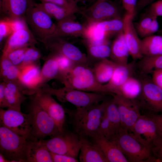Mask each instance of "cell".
Instances as JSON below:
<instances>
[{
	"label": "cell",
	"instance_id": "cell-8",
	"mask_svg": "<svg viewBox=\"0 0 162 162\" xmlns=\"http://www.w3.org/2000/svg\"><path fill=\"white\" fill-rule=\"evenodd\" d=\"M34 3L28 8L24 17L34 35L40 41L53 34L56 24L47 13Z\"/></svg>",
	"mask_w": 162,
	"mask_h": 162
},
{
	"label": "cell",
	"instance_id": "cell-40",
	"mask_svg": "<svg viewBox=\"0 0 162 162\" xmlns=\"http://www.w3.org/2000/svg\"><path fill=\"white\" fill-rule=\"evenodd\" d=\"M111 130L110 122L104 111L96 137H103L109 139L111 137Z\"/></svg>",
	"mask_w": 162,
	"mask_h": 162
},
{
	"label": "cell",
	"instance_id": "cell-7",
	"mask_svg": "<svg viewBox=\"0 0 162 162\" xmlns=\"http://www.w3.org/2000/svg\"><path fill=\"white\" fill-rule=\"evenodd\" d=\"M41 141L50 152L76 158L81 146V136L75 133L66 132L64 130L49 139Z\"/></svg>",
	"mask_w": 162,
	"mask_h": 162
},
{
	"label": "cell",
	"instance_id": "cell-22",
	"mask_svg": "<svg viewBox=\"0 0 162 162\" xmlns=\"http://www.w3.org/2000/svg\"><path fill=\"white\" fill-rule=\"evenodd\" d=\"M92 139L101 149L108 162H128L121 150L112 139L103 137Z\"/></svg>",
	"mask_w": 162,
	"mask_h": 162
},
{
	"label": "cell",
	"instance_id": "cell-54",
	"mask_svg": "<svg viewBox=\"0 0 162 162\" xmlns=\"http://www.w3.org/2000/svg\"><path fill=\"white\" fill-rule=\"evenodd\" d=\"M0 162H9V161L1 153H0Z\"/></svg>",
	"mask_w": 162,
	"mask_h": 162
},
{
	"label": "cell",
	"instance_id": "cell-10",
	"mask_svg": "<svg viewBox=\"0 0 162 162\" xmlns=\"http://www.w3.org/2000/svg\"><path fill=\"white\" fill-rule=\"evenodd\" d=\"M0 123L16 134L28 137L31 129V121L28 114L21 111L8 109H0Z\"/></svg>",
	"mask_w": 162,
	"mask_h": 162
},
{
	"label": "cell",
	"instance_id": "cell-2",
	"mask_svg": "<svg viewBox=\"0 0 162 162\" xmlns=\"http://www.w3.org/2000/svg\"><path fill=\"white\" fill-rule=\"evenodd\" d=\"M106 101L72 112V122L75 133L81 137H96L104 109Z\"/></svg>",
	"mask_w": 162,
	"mask_h": 162
},
{
	"label": "cell",
	"instance_id": "cell-14",
	"mask_svg": "<svg viewBox=\"0 0 162 162\" xmlns=\"http://www.w3.org/2000/svg\"><path fill=\"white\" fill-rule=\"evenodd\" d=\"M34 95V99L54 121L60 132L63 131L65 121L64 109L48 93L40 90Z\"/></svg>",
	"mask_w": 162,
	"mask_h": 162
},
{
	"label": "cell",
	"instance_id": "cell-36",
	"mask_svg": "<svg viewBox=\"0 0 162 162\" xmlns=\"http://www.w3.org/2000/svg\"><path fill=\"white\" fill-rule=\"evenodd\" d=\"M144 56L140 66L144 72L148 73L154 70L162 69V55L154 56Z\"/></svg>",
	"mask_w": 162,
	"mask_h": 162
},
{
	"label": "cell",
	"instance_id": "cell-30",
	"mask_svg": "<svg viewBox=\"0 0 162 162\" xmlns=\"http://www.w3.org/2000/svg\"><path fill=\"white\" fill-rule=\"evenodd\" d=\"M143 56H154L162 55V35H152L141 40Z\"/></svg>",
	"mask_w": 162,
	"mask_h": 162
},
{
	"label": "cell",
	"instance_id": "cell-42",
	"mask_svg": "<svg viewBox=\"0 0 162 162\" xmlns=\"http://www.w3.org/2000/svg\"><path fill=\"white\" fill-rule=\"evenodd\" d=\"M151 149L153 162H162V138L154 142Z\"/></svg>",
	"mask_w": 162,
	"mask_h": 162
},
{
	"label": "cell",
	"instance_id": "cell-38",
	"mask_svg": "<svg viewBox=\"0 0 162 162\" xmlns=\"http://www.w3.org/2000/svg\"><path fill=\"white\" fill-rule=\"evenodd\" d=\"M28 47L26 46L13 50L6 55L3 56H6L14 65L19 68L23 62L26 51Z\"/></svg>",
	"mask_w": 162,
	"mask_h": 162
},
{
	"label": "cell",
	"instance_id": "cell-45",
	"mask_svg": "<svg viewBox=\"0 0 162 162\" xmlns=\"http://www.w3.org/2000/svg\"><path fill=\"white\" fill-rule=\"evenodd\" d=\"M148 14L158 17L162 16V0H158L150 4Z\"/></svg>",
	"mask_w": 162,
	"mask_h": 162
},
{
	"label": "cell",
	"instance_id": "cell-4",
	"mask_svg": "<svg viewBox=\"0 0 162 162\" xmlns=\"http://www.w3.org/2000/svg\"><path fill=\"white\" fill-rule=\"evenodd\" d=\"M40 90L56 97L61 102L71 104L76 109L99 103L104 100L105 94L83 91L65 86L58 89L54 88L47 83L43 85Z\"/></svg>",
	"mask_w": 162,
	"mask_h": 162
},
{
	"label": "cell",
	"instance_id": "cell-6",
	"mask_svg": "<svg viewBox=\"0 0 162 162\" xmlns=\"http://www.w3.org/2000/svg\"><path fill=\"white\" fill-rule=\"evenodd\" d=\"M27 137L0 125V153L9 162H26L25 150Z\"/></svg>",
	"mask_w": 162,
	"mask_h": 162
},
{
	"label": "cell",
	"instance_id": "cell-43",
	"mask_svg": "<svg viewBox=\"0 0 162 162\" xmlns=\"http://www.w3.org/2000/svg\"><path fill=\"white\" fill-rule=\"evenodd\" d=\"M154 17V16L148 14L136 24L135 27L140 36L141 37L142 34L148 27Z\"/></svg>",
	"mask_w": 162,
	"mask_h": 162
},
{
	"label": "cell",
	"instance_id": "cell-27",
	"mask_svg": "<svg viewBox=\"0 0 162 162\" xmlns=\"http://www.w3.org/2000/svg\"><path fill=\"white\" fill-rule=\"evenodd\" d=\"M91 24L98 31L108 38L110 35H117L123 30V18L120 16Z\"/></svg>",
	"mask_w": 162,
	"mask_h": 162
},
{
	"label": "cell",
	"instance_id": "cell-13",
	"mask_svg": "<svg viewBox=\"0 0 162 162\" xmlns=\"http://www.w3.org/2000/svg\"><path fill=\"white\" fill-rule=\"evenodd\" d=\"M142 83L141 103L138 104L146 110L144 115L162 114V89L152 81Z\"/></svg>",
	"mask_w": 162,
	"mask_h": 162
},
{
	"label": "cell",
	"instance_id": "cell-29",
	"mask_svg": "<svg viewBox=\"0 0 162 162\" xmlns=\"http://www.w3.org/2000/svg\"><path fill=\"white\" fill-rule=\"evenodd\" d=\"M34 4L45 11L52 18L54 19L57 22L75 16V14L79 12L76 10L50 3L41 2Z\"/></svg>",
	"mask_w": 162,
	"mask_h": 162
},
{
	"label": "cell",
	"instance_id": "cell-17",
	"mask_svg": "<svg viewBox=\"0 0 162 162\" xmlns=\"http://www.w3.org/2000/svg\"><path fill=\"white\" fill-rule=\"evenodd\" d=\"M131 132L144 139L151 146L162 138L157 124L148 115H141L132 129Z\"/></svg>",
	"mask_w": 162,
	"mask_h": 162
},
{
	"label": "cell",
	"instance_id": "cell-12",
	"mask_svg": "<svg viewBox=\"0 0 162 162\" xmlns=\"http://www.w3.org/2000/svg\"><path fill=\"white\" fill-rule=\"evenodd\" d=\"M113 100L117 106L122 128L131 132L133 127L141 115L136 102L118 94H113Z\"/></svg>",
	"mask_w": 162,
	"mask_h": 162
},
{
	"label": "cell",
	"instance_id": "cell-20",
	"mask_svg": "<svg viewBox=\"0 0 162 162\" xmlns=\"http://www.w3.org/2000/svg\"><path fill=\"white\" fill-rule=\"evenodd\" d=\"M86 28V24H82L76 21L75 16L69 17L57 22L55 30L50 36L62 37L83 36Z\"/></svg>",
	"mask_w": 162,
	"mask_h": 162
},
{
	"label": "cell",
	"instance_id": "cell-44",
	"mask_svg": "<svg viewBox=\"0 0 162 162\" xmlns=\"http://www.w3.org/2000/svg\"><path fill=\"white\" fill-rule=\"evenodd\" d=\"M41 2H48L54 4L64 8L73 9L78 12L80 9L77 4L71 2L69 0H39Z\"/></svg>",
	"mask_w": 162,
	"mask_h": 162
},
{
	"label": "cell",
	"instance_id": "cell-39",
	"mask_svg": "<svg viewBox=\"0 0 162 162\" xmlns=\"http://www.w3.org/2000/svg\"><path fill=\"white\" fill-rule=\"evenodd\" d=\"M53 53L55 54L59 70L60 76L58 80H59L62 76L68 72L76 64L66 57L61 55Z\"/></svg>",
	"mask_w": 162,
	"mask_h": 162
},
{
	"label": "cell",
	"instance_id": "cell-23",
	"mask_svg": "<svg viewBox=\"0 0 162 162\" xmlns=\"http://www.w3.org/2000/svg\"><path fill=\"white\" fill-rule=\"evenodd\" d=\"M79 159L82 162H108L98 146L81 137V146Z\"/></svg>",
	"mask_w": 162,
	"mask_h": 162
},
{
	"label": "cell",
	"instance_id": "cell-48",
	"mask_svg": "<svg viewBox=\"0 0 162 162\" xmlns=\"http://www.w3.org/2000/svg\"><path fill=\"white\" fill-rule=\"evenodd\" d=\"M157 18L154 16L150 24L142 34L141 37L143 38L153 35L158 31L159 25Z\"/></svg>",
	"mask_w": 162,
	"mask_h": 162
},
{
	"label": "cell",
	"instance_id": "cell-16",
	"mask_svg": "<svg viewBox=\"0 0 162 162\" xmlns=\"http://www.w3.org/2000/svg\"><path fill=\"white\" fill-rule=\"evenodd\" d=\"M134 16L126 13L123 17V33L129 55L134 59L143 57L141 50V40L133 22Z\"/></svg>",
	"mask_w": 162,
	"mask_h": 162
},
{
	"label": "cell",
	"instance_id": "cell-52",
	"mask_svg": "<svg viewBox=\"0 0 162 162\" xmlns=\"http://www.w3.org/2000/svg\"><path fill=\"white\" fill-rule=\"evenodd\" d=\"M146 115L149 116L154 121L162 136V114Z\"/></svg>",
	"mask_w": 162,
	"mask_h": 162
},
{
	"label": "cell",
	"instance_id": "cell-51",
	"mask_svg": "<svg viewBox=\"0 0 162 162\" xmlns=\"http://www.w3.org/2000/svg\"><path fill=\"white\" fill-rule=\"evenodd\" d=\"M4 82L0 84V108H8V106L5 98L4 93Z\"/></svg>",
	"mask_w": 162,
	"mask_h": 162
},
{
	"label": "cell",
	"instance_id": "cell-31",
	"mask_svg": "<svg viewBox=\"0 0 162 162\" xmlns=\"http://www.w3.org/2000/svg\"><path fill=\"white\" fill-rule=\"evenodd\" d=\"M40 74L42 86L51 80H58L60 73L55 53L51 52L46 58L41 69Z\"/></svg>",
	"mask_w": 162,
	"mask_h": 162
},
{
	"label": "cell",
	"instance_id": "cell-57",
	"mask_svg": "<svg viewBox=\"0 0 162 162\" xmlns=\"http://www.w3.org/2000/svg\"><path fill=\"white\" fill-rule=\"evenodd\" d=\"M104 0H97V1L99 2V1H104Z\"/></svg>",
	"mask_w": 162,
	"mask_h": 162
},
{
	"label": "cell",
	"instance_id": "cell-35",
	"mask_svg": "<svg viewBox=\"0 0 162 162\" xmlns=\"http://www.w3.org/2000/svg\"><path fill=\"white\" fill-rule=\"evenodd\" d=\"M104 111L110 124L112 133L111 137L117 134L121 127L119 112L113 99L110 101H106Z\"/></svg>",
	"mask_w": 162,
	"mask_h": 162
},
{
	"label": "cell",
	"instance_id": "cell-15",
	"mask_svg": "<svg viewBox=\"0 0 162 162\" xmlns=\"http://www.w3.org/2000/svg\"><path fill=\"white\" fill-rule=\"evenodd\" d=\"M18 82L24 88L25 95H33L42 86L41 69L37 64L26 65L20 68Z\"/></svg>",
	"mask_w": 162,
	"mask_h": 162
},
{
	"label": "cell",
	"instance_id": "cell-18",
	"mask_svg": "<svg viewBox=\"0 0 162 162\" xmlns=\"http://www.w3.org/2000/svg\"><path fill=\"white\" fill-rule=\"evenodd\" d=\"M25 154L26 162H53L50 152L41 140L30 135L26 139Z\"/></svg>",
	"mask_w": 162,
	"mask_h": 162
},
{
	"label": "cell",
	"instance_id": "cell-21",
	"mask_svg": "<svg viewBox=\"0 0 162 162\" xmlns=\"http://www.w3.org/2000/svg\"><path fill=\"white\" fill-rule=\"evenodd\" d=\"M3 82L8 109L21 111V104L27 98L23 93V88L19 82Z\"/></svg>",
	"mask_w": 162,
	"mask_h": 162
},
{
	"label": "cell",
	"instance_id": "cell-41",
	"mask_svg": "<svg viewBox=\"0 0 162 162\" xmlns=\"http://www.w3.org/2000/svg\"><path fill=\"white\" fill-rule=\"evenodd\" d=\"M13 30L10 18L8 17L2 19L0 21V44L12 32Z\"/></svg>",
	"mask_w": 162,
	"mask_h": 162
},
{
	"label": "cell",
	"instance_id": "cell-47",
	"mask_svg": "<svg viewBox=\"0 0 162 162\" xmlns=\"http://www.w3.org/2000/svg\"><path fill=\"white\" fill-rule=\"evenodd\" d=\"M10 19L13 32L19 30L28 28L24 16L14 19Z\"/></svg>",
	"mask_w": 162,
	"mask_h": 162
},
{
	"label": "cell",
	"instance_id": "cell-32",
	"mask_svg": "<svg viewBox=\"0 0 162 162\" xmlns=\"http://www.w3.org/2000/svg\"><path fill=\"white\" fill-rule=\"evenodd\" d=\"M142 88V83L131 76L121 86L118 95L128 99L134 100L140 95Z\"/></svg>",
	"mask_w": 162,
	"mask_h": 162
},
{
	"label": "cell",
	"instance_id": "cell-49",
	"mask_svg": "<svg viewBox=\"0 0 162 162\" xmlns=\"http://www.w3.org/2000/svg\"><path fill=\"white\" fill-rule=\"evenodd\" d=\"M53 162H77L76 158L67 155L54 153L50 152Z\"/></svg>",
	"mask_w": 162,
	"mask_h": 162
},
{
	"label": "cell",
	"instance_id": "cell-55",
	"mask_svg": "<svg viewBox=\"0 0 162 162\" xmlns=\"http://www.w3.org/2000/svg\"><path fill=\"white\" fill-rule=\"evenodd\" d=\"M69 1L76 3L77 4V3L78 2H80L81 1H86V0H69Z\"/></svg>",
	"mask_w": 162,
	"mask_h": 162
},
{
	"label": "cell",
	"instance_id": "cell-25",
	"mask_svg": "<svg viewBox=\"0 0 162 162\" xmlns=\"http://www.w3.org/2000/svg\"><path fill=\"white\" fill-rule=\"evenodd\" d=\"M33 3L32 0H0V10L12 19L24 16L28 8Z\"/></svg>",
	"mask_w": 162,
	"mask_h": 162
},
{
	"label": "cell",
	"instance_id": "cell-33",
	"mask_svg": "<svg viewBox=\"0 0 162 162\" xmlns=\"http://www.w3.org/2000/svg\"><path fill=\"white\" fill-rule=\"evenodd\" d=\"M83 42L86 48L89 62L90 59L98 62L110 57L111 49L109 40L97 44L91 43L84 40Z\"/></svg>",
	"mask_w": 162,
	"mask_h": 162
},
{
	"label": "cell",
	"instance_id": "cell-56",
	"mask_svg": "<svg viewBox=\"0 0 162 162\" xmlns=\"http://www.w3.org/2000/svg\"><path fill=\"white\" fill-rule=\"evenodd\" d=\"M159 33L160 34L162 35V28L159 30Z\"/></svg>",
	"mask_w": 162,
	"mask_h": 162
},
{
	"label": "cell",
	"instance_id": "cell-26",
	"mask_svg": "<svg viewBox=\"0 0 162 162\" xmlns=\"http://www.w3.org/2000/svg\"><path fill=\"white\" fill-rule=\"evenodd\" d=\"M110 57L111 60L117 64H128L129 50L125 41L123 32L117 35L110 46Z\"/></svg>",
	"mask_w": 162,
	"mask_h": 162
},
{
	"label": "cell",
	"instance_id": "cell-50",
	"mask_svg": "<svg viewBox=\"0 0 162 162\" xmlns=\"http://www.w3.org/2000/svg\"><path fill=\"white\" fill-rule=\"evenodd\" d=\"M152 81L162 89V69L152 71Z\"/></svg>",
	"mask_w": 162,
	"mask_h": 162
},
{
	"label": "cell",
	"instance_id": "cell-24",
	"mask_svg": "<svg viewBox=\"0 0 162 162\" xmlns=\"http://www.w3.org/2000/svg\"><path fill=\"white\" fill-rule=\"evenodd\" d=\"M131 66L128 64L122 65L116 64L112 75L109 81L104 84L109 94H118L119 88L130 76Z\"/></svg>",
	"mask_w": 162,
	"mask_h": 162
},
{
	"label": "cell",
	"instance_id": "cell-9",
	"mask_svg": "<svg viewBox=\"0 0 162 162\" xmlns=\"http://www.w3.org/2000/svg\"><path fill=\"white\" fill-rule=\"evenodd\" d=\"M40 41L51 52L61 55L75 64L88 66L90 63L85 54L76 46L64 39V37L50 36Z\"/></svg>",
	"mask_w": 162,
	"mask_h": 162
},
{
	"label": "cell",
	"instance_id": "cell-5",
	"mask_svg": "<svg viewBox=\"0 0 162 162\" xmlns=\"http://www.w3.org/2000/svg\"><path fill=\"white\" fill-rule=\"evenodd\" d=\"M28 112L31 124L29 135L42 140L47 136L52 137L60 132L54 121L34 97L29 104Z\"/></svg>",
	"mask_w": 162,
	"mask_h": 162
},
{
	"label": "cell",
	"instance_id": "cell-53",
	"mask_svg": "<svg viewBox=\"0 0 162 162\" xmlns=\"http://www.w3.org/2000/svg\"><path fill=\"white\" fill-rule=\"evenodd\" d=\"M155 0H138L137 6L136 10L141 9L147 6L150 4L154 2Z\"/></svg>",
	"mask_w": 162,
	"mask_h": 162
},
{
	"label": "cell",
	"instance_id": "cell-37",
	"mask_svg": "<svg viewBox=\"0 0 162 162\" xmlns=\"http://www.w3.org/2000/svg\"><path fill=\"white\" fill-rule=\"evenodd\" d=\"M41 57L40 52L35 45L28 46L26 51L23 62L19 68L26 65L37 64Z\"/></svg>",
	"mask_w": 162,
	"mask_h": 162
},
{
	"label": "cell",
	"instance_id": "cell-3",
	"mask_svg": "<svg viewBox=\"0 0 162 162\" xmlns=\"http://www.w3.org/2000/svg\"><path fill=\"white\" fill-rule=\"evenodd\" d=\"M65 86L83 91L109 94L104 84L96 80L88 66L75 64L59 80Z\"/></svg>",
	"mask_w": 162,
	"mask_h": 162
},
{
	"label": "cell",
	"instance_id": "cell-28",
	"mask_svg": "<svg viewBox=\"0 0 162 162\" xmlns=\"http://www.w3.org/2000/svg\"><path fill=\"white\" fill-rule=\"evenodd\" d=\"M116 64L111 60L105 58L96 62L92 69L97 80L103 84L111 78Z\"/></svg>",
	"mask_w": 162,
	"mask_h": 162
},
{
	"label": "cell",
	"instance_id": "cell-46",
	"mask_svg": "<svg viewBox=\"0 0 162 162\" xmlns=\"http://www.w3.org/2000/svg\"><path fill=\"white\" fill-rule=\"evenodd\" d=\"M138 0H122L123 7L126 13L134 16Z\"/></svg>",
	"mask_w": 162,
	"mask_h": 162
},
{
	"label": "cell",
	"instance_id": "cell-1",
	"mask_svg": "<svg viewBox=\"0 0 162 162\" xmlns=\"http://www.w3.org/2000/svg\"><path fill=\"white\" fill-rule=\"evenodd\" d=\"M110 139L130 162H153L151 146L143 139L121 128Z\"/></svg>",
	"mask_w": 162,
	"mask_h": 162
},
{
	"label": "cell",
	"instance_id": "cell-11",
	"mask_svg": "<svg viewBox=\"0 0 162 162\" xmlns=\"http://www.w3.org/2000/svg\"><path fill=\"white\" fill-rule=\"evenodd\" d=\"M87 23L90 24L120 16L117 4L110 0L96 1L89 7L81 11Z\"/></svg>",
	"mask_w": 162,
	"mask_h": 162
},
{
	"label": "cell",
	"instance_id": "cell-34",
	"mask_svg": "<svg viewBox=\"0 0 162 162\" xmlns=\"http://www.w3.org/2000/svg\"><path fill=\"white\" fill-rule=\"evenodd\" d=\"M20 69L4 56L2 55L0 61V77L2 82H18Z\"/></svg>",
	"mask_w": 162,
	"mask_h": 162
},
{
	"label": "cell",
	"instance_id": "cell-19",
	"mask_svg": "<svg viewBox=\"0 0 162 162\" xmlns=\"http://www.w3.org/2000/svg\"><path fill=\"white\" fill-rule=\"evenodd\" d=\"M38 44L37 39L29 28L13 32L8 38L2 50V55L19 48Z\"/></svg>",
	"mask_w": 162,
	"mask_h": 162
}]
</instances>
